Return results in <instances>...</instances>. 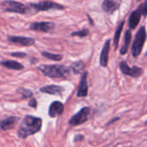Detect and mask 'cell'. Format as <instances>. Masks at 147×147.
Here are the masks:
<instances>
[{
    "label": "cell",
    "instance_id": "4",
    "mask_svg": "<svg viewBox=\"0 0 147 147\" xmlns=\"http://www.w3.org/2000/svg\"><path fill=\"white\" fill-rule=\"evenodd\" d=\"M28 8L34 9V11H47V10H63L65 7L62 4L53 1H41L38 3H28Z\"/></svg>",
    "mask_w": 147,
    "mask_h": 147
},
{
    "label": "cell",
    "instance_id": "17",
    "mask_svg": "<svg viewBox=\"0 0 147 147\" xmlns=\"http://www.w3.org/2000/svg\"><path fill=\"white\" fill-rule=\"evenodd\" d=\"M0 65L5 68L10 69V70H15V71H21L24 69L23 65H22L19 62H16L15 60H3L0 62Z\"/></svg>",
    "mask_w": 147,
    "mask_h": 147
},
{
    "label": "cell",
    "instance_id": "3",
    "mask_svg": "<svg viewBox=\"0 0 147 147\" xmlns=\"http://www.w3.org/2000/svg\"><path fill=\"white\" fill-rule=\"evenodd\" d=\"M146 40V27L141 26L137 34H135L134 40L132 46V55L134 58L139 57L142 52V48L145 45Z\"/></svg>",
    "mask_w": 147,
    "mask_h": 147
},
{
    "label": "cell",
    "instance_id": "2",
    "mask_svg": "<svg viewBox=\"0 0 147 147\" xmlns=\"http://www.w3.org/2000/svg\"><path fill=\"white\" fill-rule=\"evenodd\" d=\"M37 69L51 78H66L71 72L70 67L63 65H40Z\"/></svg>",
    "mask_w": 147,
    "mask_h": 147
},
{
    "label": "cell",
    "instance_id": "16",
    "mask_svg": "<svg viewBox=\"0 0 147 147\" xmlns=\"http://www.w3.org/2000/svg\"><path fill=\"white\" fill-rule=\"evenodd\" d=\"M120 8V3L117 1L105 0L102 3V9L104 12L108 14H113Z\"/></svg>",
    "mask_w": 147,
    "mask_h": 147
},
{
    "label": "cell",
    "instance_id": "27",
    "mask_svg": "<svg viewBox=\"0 0 147 147\" xmlns=\"http://www.w3.org/2000/svg\"><path fill=\"white\" fill-rule=\"evenodd\" d=\"M119 119H120V117H116V118H115V119H112L109 122H108V125H110L111 123H113V122H115V121H118Z\"/></svg>",
    "mask_w": 147,
    "mask_h": 147
},
{
    "label": "cell",
    "instance_id": "20",
    "mask_svg": "<svg viewBox=\"0 0 147 147\" xmlns=\"http://www.w3.org/2000/svg\"><path fill=\"white\" fill-rule=\"evenodd\" d=\"M124 23H125V20L121 21V22L120 23V25L118 26L115 33V37H114V47L115 49L118 48V46H119V42H120V38H121V32H122V29H123V26H124Z\"/></svg>",
    "mask_w": 147,
    "mask_h": 147
},
{
    "label": "cell",
    "instance_id": "26",
    "mask_svg": "<svg viewBox=\"0 0 147 147\" xmlns=\"http://www.w3.org/2000/svg\"><path fill=\"white\" fill-rule=\"evenodd\" d=\"M84 140V135H82V134H78V135H76L75 138H74V142H80V141H82V140Z\"/></svg>",
    "mask_w": 147,
    "mask_h": 147
},
{
    "label": "cell",
    "instance_id": "11",
    "mask_svg": "<svg viewBox=\"0 0 147 147\" xmlns=\"http://www.w3.org/2000/svg\"><path fill=\"white\" fill-rule=\"evenodd\" d=\"M87 76H88V72L86 71L82 73L78 92H77L78 97H86L88 96L89 86H88V82H87Z\"/></svg>",
    "mask_w": 147,
    "mask_h": 147
},
{
    "label": "cell",
    "instance_id": "23",
    "mask_svg": "<svg viewBox=\"0 0 147 147\" xmlns=\"http://www.w3.org/2000/svg\"><path fill=\"white\" fill-rule=\"evenodd\" d=\"M90 34V30L88 28H83L79 31H75L71 34V36H78V37H86Z\"/></svg>",
    "mask_w": 147,
    "mask_h": 147
},
{
    "label": "cell",
    "instance_id": "8",
    "mask_svg": "<svg viewBox=\"0 0 147 147\" xmlns=\"http://www.w3.org/2000/svg\"><path fill=\"white\" fill-rule=\"evenodd\" d=\"M119 67L120 70L121 71V72L124 75L132 77V78H140L144 74V70L139 66H134V67H130L127 63L124 60L121 61L119 64Z\"/></svg>",
    "mask_w": 147,
    "mask_h": 147
},
{
    "label": "cell",
    "instance_id": "15",
    "mask_svg": "<svg viewBox=\"0 0 147 147\" xmlns=\"http://www.w3.org/2000/svg\"><path fill=\"white\" fill-rule=\"evenodd\" d=\"M109 49H110V40H107L102 47L100 55V65L102 67H106L109 64Z\"/></svg>",
    "mask_w": 147,
    "mask_h": 147
},
{
    "label": "cell",
    "instance_id": "13",
    "mask_svg": "<svg viewBox=\"0 0 147 147\" xmlns=\"http://www.w3.org/2000/svg\"><path fill=\"white\" fill-rule=\"evenodd\" d=\"M40 91L41 93H45V94H48V95L61 96L63 92L65 91V88L62 86H59V85L51 84V85H47V86L41 87L40 89Z\"/></svg>",
    "mask_w": 147,
    "mask_h": 147
},
{
    "label": "cell",
    "instance_id": "7",
    "mask_svg": "<svg viewBox=\"0 0 147 147\" xmlns=\"http://www.w3.org/2000/svg\"><path fill=\"white\" fill-rule=\"evenodd\" d=\"M90 114V107L82 108L77 114L71 116V118L69 120V125L71 127H77L85 123L89 120Z\"/></svg>",
    "mask_w": 147,
    "mask_h": 147
},
{
    "label": "cell",
    "instance_id": "18",
    "mask_svg": "<svg viewBox=\"0 0 147 147\" xmlns=\"http://www.w3.org/2000/svg\"><path fill=\"white\" fill-rule=\"evenodd\" d=\"M131 40H132L131 30H127L125 33V36H124V43H123V45L121 48V51H120V53L121 55H124L127 53L130 43H131Z\"/></svg>",
    "mask_w": 147,
    "mask_h": 147
},
{
    "label": "cell",
    "instance_id": "12",
    "mask_svg": "<svg viewBox=\"0 0 147 147\" xmlns=\"http://www.w3.org/2000/svg\"><path fill=\"white\" fill-rule=\"evenodd\" d=\"M65 105L59 101L53 102L48 109V115L51 118H55L57 116H60L64 112Z\"/></svg>",
    "mask_w": 147,
    "mask_h": 147
},
{
    "label": "cell",
    "instance_id": "21",
    "mask_svg": "<svg viewBox=\"0 0 147 147\" xmlns=\"http://www.w3.org/2000/svg\"><path fill=\"white\" fill-rule=\"evenodd\" d=\"M42 56L48 59H51V60H53V61H61L63 59V55L61 54H55V53H49V52H42L41 53Z\"/></svg>",
    "mask_w": 147,
    "mask_h": 147
},
{
    "label": "cell",
    "instance_id": "1",
    "mask_svg": "<svg viewBox=\"0 0 147 147\" xmlns=\"http://www.w3.org/2000/svg\"><path fill=\"white\" fill-rule=\"evenodd\" d=\"M42 127V119L33 115H26L17 129V136L20 139H27L39 133Z\"/></svg>",
    "mask_w": 147,
    "mask_h": 147
},
{
    "label": "cell",
    "instance_id": "9",
    "mask_svg": "<svg viewBox=\"0 0 147 147\" xmlns=\"http://www.w3.org/2000/svg\"><path fill=\"white\" fill-rule=\"evenodd\" d=\"M55 28V23L53 22H34L30 23L29 29L38 32L49 33Z\"/></svg>",
    "mask_w": 147,
    "mask_h": 147
},
{
    "label": "cell",
    "instance_id": "6",
    "mask_svg": "<svg viewBox=\"0 0 147 147\" xmlns=\"http://www.w3.org/2000/svg\"><path fill=\"white\" fill-rule=\"evenodd\" d=\"M2 8L6 12L18 13L21 15H25L30 12V9L28 7L16 1H3L2 3Z\"/></svg>",
    "mask_w": 147,
    "mask_h": 147
},
{
    "label": "cell",
    "instance_id": "10",
    "mask_svg": "<svg viewBox=\"0 0 147 147\" xmlns=\"http://www.w3.org/2000/svg\"><path fill=\"white\" fill-rule=\"evenodd\" d=\"M7 40L10 43H14L22 47H30L35 43L34 39L30 37H24V36H16V35H9L7 37Z\"/></svg>",
    "mask_w": 147,
    "mask_h": 147
},
{
    "label": "cell",
    "instance_id": "5",
    "mask_svg": "<svg viewBox=\"0 0 147 147\" xmlns=\"http://www.w3.org/2000/svg\"><path fill=\"white\" fill-rule=\"evenodd\" d=\"M147 15V3L144 2L142 4H140L137 9L134 10L128 19V27L130 29H135L137 26L139 25L141 16H146Z\"/></svg>",
    "mask_w": 147,
    "mask_h": 147
},
{
    "label": "cell",
    "instance_id": "22",
    "mask_svg": "<svg viewBox=\"0 0 147 147\" xmlns=\"http://www.w3.org/2000/svg\"><path fill=\"white\" fill-rule=\"evenodd\" d=\"M17 92L22 96V97L23 99H28V98H32L33 97V92L28 90V89H25V88H19L17 90Z\"/></svg>",
    "mask_w": 147,
    "mask_h": 147
},
{
    "label": "cell",
    "instance_id": "24",
    "mask_svg": "<svg viewBox=\"0 0 147 147\" xmlns=\"http://www.w3.org/2000/svg\"><path fill=\"white\" fill-rule=\"evenodd\" d=\"M10 55L12 57H16V58H24V57H26L27 54L22 52H15V53H11Z\"/></svg>",
    "mask_w": 147,
    "mask_h": 147
},
{
    "label": "cell",
    "instance_id": "19",
    "mask_svg": "<svg viewBox=\"0 0 147 147\" xmlns=\"http://www.w3.org/2000/svg\"><path fill=\"white\" fill-rule=\"evenodd\" d=\"M70 69H71V71L73 72V74L77 75L84 71V70L85 69V64L82 60L75 61L70 65Z\"/></svg>",
    "mask_w": 147,
    "mask_h": 147
},
{
    "label": "cell",
    "instance_id": "14",
    "mask_svg": "<svg viewBox=\"0 0 147 147\" xmlns=\"http://www.w3.org/2000/svg\"><path fill=\"white\" fill-rule=\"evenodd\" d=\"M20 118L17 116H9L0 121V129L2 131H7L14 128L16 124L19 121Z\"/></svg>",
    "mask_w": 147,
    "mask_h": 147
},
{
    "label": "cell",
    "instance_id": "25",
    "mask_svg": "<svg viewBox=\"0 0 147 147\" xmlns=\"http://www.w3.org/2000/svg\"><path fill=\"white\" fill-rule=\"evenodd\" d=\"M28 106H30L33 109H36L37 108V101L34 97L30 98L29 102H28Z\"/></svg>",
    "mask_w": 147,
    "mask_h": 147
}]
</instances>
